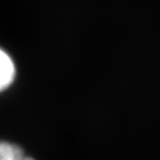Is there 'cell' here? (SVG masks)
Returning a JSON list of instances; mask_svg holds the SVG:
<instances>
[{"label":"cell","instance_id":"obj_1","mask_svg":"<svg viewBox=\"0 0 160 160\" xmlns=\"http://www.w3.org/2000/svg\"><path fill=\"white\" fill-rule=\"evenodd\" d=\"M17 68L14 61L7 52L0 48V92L10 88L16 80Z\"/></svg>","mask_w":160,"mask_h":160},{"label":"cell","instance_id":"obj_2","mask_svg":"<svg viewBox=\"0 0 160 160\" xmlns=\"http://www.w3.org/2000/svg\"><path fill=\"white\" fill-rule=\"evenodd\" d=\"M0 160H34L16 143L0 141Z\"/></svg>","mask_w":160,"mask_h":160}]
</instances>
